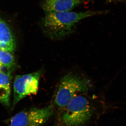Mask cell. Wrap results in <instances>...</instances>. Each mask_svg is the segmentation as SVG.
Wrapping results in <instances>:
<instances>
[{"instance_id":"6da1fadb","label":"cell","mask_w":126,"mask_h":126,"mask_svg":"<svg viewBox=\"0 0 126 126\" xmlns=\"http://www.w3.org/2000/svg\"><path fill=\"white\" fill-rule=\"evenodd\" d=\"M97 14L91 11L48 12L42 20V27L46 36L52 39H61L73 32L79 20Z\"/></svg>"},{"instance_id":"7a4b0ae2","label":"cell","mask_w":126,"mask_h":126,"mask_svg":"<svg viewBox=\"0 0 126 126\" xmlns=\"http://www.w3.org/2000/svg\"><path fill=\"white\" fill-rule=\"evenodd\" d=\"M89 86L87 81L73 74L65 76L61 80L54 97V103L65 108L79 93L87 92Z\"/></svg>"},{"instance_id":"3957f363","label":"cell","mask_w":126,"mask_h":126,"mask_svg":"<svg viewBox=\"0 0 126 126\" xmlns=\"http://www.w3.org/2000/svg\"><path fill=\"white\" fill-rule=\"evenodd\" d=\"M93 109L86 97L77 95L64 108L62 121L67 126H79L90 119Z\"/></svg>"},{"instance_id":"277c9868","label":"cell","mask_w":126,"mask_h":126,"mask_svg":"<svg viewBox=\"0 0 126 126\" xmlns=\"http://www.w3.org/2000/svg\"><path fill=\"white\" fill-rule=\"evenodd\" d=\"M53 113L52 104L42 108H33L16 114L9 120V126H42Z\"/></svg>"},{"instance_id":"5b68a950","label":"cell","mask_w":126,"mask_h":126,"mask_svg":"<svg viewBox=\"0 0 126 126\" xmlns=\"http://www.w3.org/2000/svg\"><path fill=\"white\" fill-rule=\"evenodd\" d=\"M41 73V70H40L32 73L16 76L14 84L12 109L25 97L36 94Z\"/></svg>"},{"instance_id":"8992f818","label":"cell","mask_w":126,"mask_h":126,"mask_svg":"<svg viewBox=\"0 0 126 126\" xmlns=\"http://www.w3.org/2000/svg\"><path fill=\"white\" fill-rule=\"evenodd\" d=\"M84 0H44L41 4L46 13L69 11L83 2Z\"/></svg>"},{"instance_id":"52a82bcc","label":"cell","mask_w":126,"mask_h":126,"mask_svg":"<svg viewBox=\"0 0 126 126\" xmlns=\"http://www.w3.org/2000/svg\"><path fill=\"white\" fill-rule=\"evenodd\" d=\"M16 47L14 34L7 24L0 18V49L12 53Z\"/></svg>"},{"instance_id":"ba28073f","label":"cell","mask_w":126,"mask_h":126,"mask_svg":"<svg viewBox=\"0 0 126 126\" xmlns=\"http://www.w3.org/2000/svg\"><path fill=\"white\" fill-rule=\"evenodd\" d=\"M11 77L4 73H0V102L5 106H10Z\"/></svg>"},{"instance_id":"9c48e42d","label":"cell","mask_w":126,"mask_h":126,"mask_svg":"<svg viewBox=\"0 0 126 126\" xmlns=\"http://www.w3.org/2000/svg\"><path fill=\"white\" fill-rule=\"evenodd\" d=\"M0 63L12 68L15 64V59L11 53L0 49Z\"/></svg>"},{"instance_id":"30bf717a","label":"cell","mask_w":126,"mask_h":126,"mask_svg":"<svg viewBox=\"0 0 126 126\" xmlns=\"http://www.w3.org/2000/svg\"><path fill=\"white\" fill-rule=\"evenodd\" d=\"M11 68L0 63V73H4L10 76L11 74Z\"/></svg>"}]
</instances>
